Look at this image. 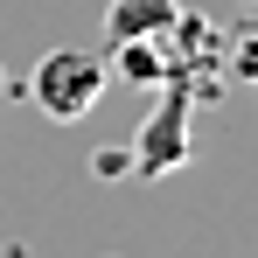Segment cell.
<instances>
[{
    "label": "cell",
    "instance_id": "cell-1",
    "mask_svg": "<svg viewBox=\"0 0 258 258\" xmlns=\"http://www.w3.org/2000/svg\"><path fill=\"white\" fill-rule=\"evenodd\" d=\"M105 77H112V63L98 56V49H49L42 63H35V112L56 119V126H70V119H84L91 105L105 98Z\"/></svg>",
    "mask_w": 258,
    "mask_h": 258
},
{
    "label": "cell",
    "instance_id": "cell-2",
    "mask_svg": "<svg viewBox=\"0 0 258 258\" xmlns=\"http://www.w3.org/2000/svg\"><path fill=\"white\" fill-rule=\"evenodd\" d=\"M188 14L174 0H112L105 7V49H126V42H161L174 35Z\"/></svg>",
    "mask_w": 258,
    "mask_h": 258
},
{
    "label": "cell",
    "instance_id": "cell-3",
    "mask_svg": "<svg viewBox=\"0 0 258 258\" xmlns=\"http://www.w3.org/2000/svg\"><path fill=\"white\" fill-rule=\"evenodd\" d=\"M188 161V105L181 98H168L154 119H147V133H140V168L147 174H168Z\"/></svg>",
    "mask_w": 258,
    "mask_h": 258
}]
</instances>
